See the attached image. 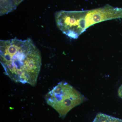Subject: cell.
<instances>
[{
  "label": "cell",
  "mask_w": 122,
  "mask_h": 122,
  "mask_svg": "<svg viewBox=\"0 0 122 122\" xmlns=\"http://www.w3.org/2000/svg\"><path fill=\"white\" fill-rule=\"evenodd\" d=\"M0 61L4 73L13 81L32 86L36 84L41 55L30 38L0 40Z\"/></svg>",
  "instance_id": "obj_1"
},
{
  "label": "cell",
  "mask_w": 122,
  "mask_h": 122,
  "mask_svg": "<svg viewBox=\"0 0 122 122\" xmlns=\"http://www.w3.org/2000/svg\"><path fill=\"white\" fill-rule=\"evenodd\" d=\"M48 105L64 118L72 109L86 100L83 95L65 82H61L49 92L45 97Z\"/></svg>",
  "instance_id": "obj_2"
},
{
  "label": "cell",
  "mask_w": 122,
  "mask_h": 122,
  "mask_svg": "<svg viewBox=\"0 0 122 122\" xmlns=\"http://www.w3.org/2000/svg\"><path fill=\"white\" fill-rule=\"evenodd\" d=\"M82 21L85 29L100 22L122 18V9L107 5L104 7L91 10L82 11Z\"/></svg>",
  "instance_id": "obj_3"
},
{
  "label": "cell",
  "mask_w": 122,
  "mask_h": 122,
  "mask_svg": "<svg viewBox=\"0 0 122 122\" xmlns=\"http://www.w3.org/2000/svg\"><path fill=\"white\" fill-rule=\"evenodd\" d=\"M24 0H0V15H5L14 11Z\"/></svg>",
  "instance_id": "obj_4"
},
{
  "label": "cell",
  "mask_w": 122,
  "mask_h": 122,
  "mask_svg": "<svg viewBox=\"0 0 122 122\" xmlns=\"http://www.w3.org/2000/svg\"><path fill=\"white\" fill-rule=\"evenodd\" d=\"M118 95L119 97L122 99V85L119 89L118 91Z\"/></svg>",
  "instance_id": "obj_5"
}]
</instances>
